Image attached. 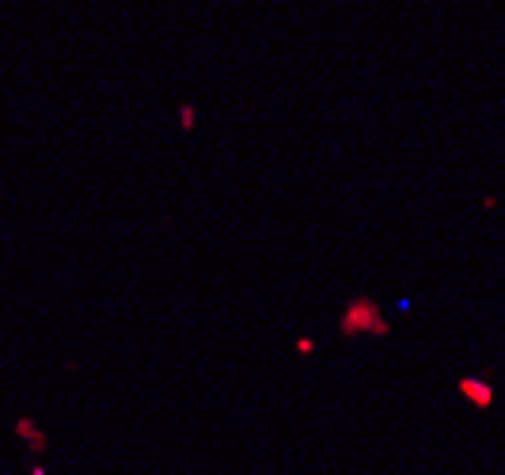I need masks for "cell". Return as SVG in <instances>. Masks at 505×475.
Returning <instances> with one entry per match:
<instances>
[{
	"label": "cell",
	"mask_w": 505,
	"mask_h": 475,
	"mask_svg": "<svg viewBox=\"0 0 505 475\" xmlns=\"http://www.w3.org/2000/svg\"><path fill=\"white\" fill-rule=\"evenodd\" d=\"M460 395H464V399H471L475 407H490V403H494V388H490L486 380H475V377L460 380Z\"/></svg>",
	"instance_id": "6da1fadb"
}]
</instances>
